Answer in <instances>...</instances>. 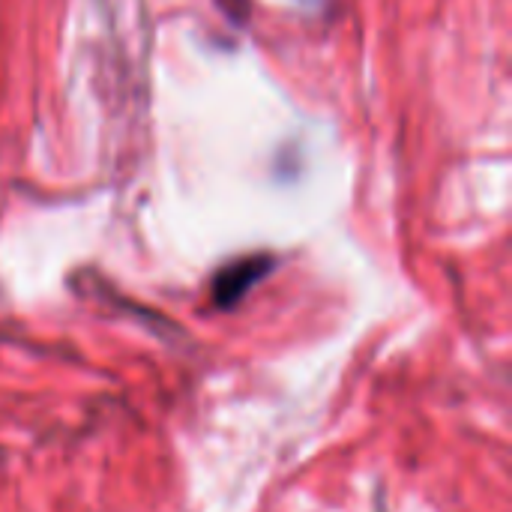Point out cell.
I'll list each match as a JSON object with an SVG mask.
<instances>
[{"label": "cell", "instance_id": "1", "mask_svg": "<svg viewBox=\"0 0 512 512\" xmlns=\"http://www.w3.org/2000/svg\"><path fill=\"white\" fill-rule=\"evenodd\" d=\"M273 261L267 255H252V258H240L228 267H222L213 279V303L219 309H231L237 306L267 273H270Z\"/></svg>", "mask_w": 512, "mask_h": 512}]
</instances>
